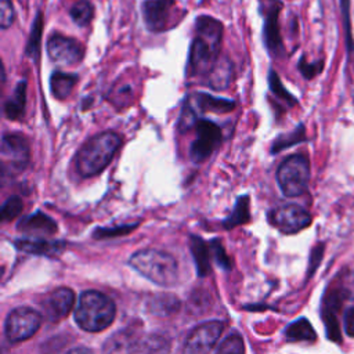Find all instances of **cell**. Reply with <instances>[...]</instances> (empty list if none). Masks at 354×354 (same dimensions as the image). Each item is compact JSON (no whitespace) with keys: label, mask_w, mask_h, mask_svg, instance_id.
Instances as JSON below:
<instances>
[{"label":"cell","mask_w":354,"mask_h":354,"mask_svg":"<svg viewBox=\"0 0 354 354\" xmlns=\"http://www.w3.org/2000/svg\"><path fill=\"white\" fill-rule=\"evenodd\" d=\"M194 101L196 106L202 112H216V113H224L231 112L235 108V102L225 98H217L207 93H196L194 95Z\"/></svg>","instance_id":"cell-22"},{"label":"cell","mask_w":354,"mask_h":354,"mask_svg":"<svg viewBox=\"0 0 354 354\" xmlns=\"http://www.w3.org/2000/svg\"><path fill=\"white\" fill-rule=\"evenodd\" d=\"M79 76L76 73H66L62 71H54L50 76V88L51 94L57 100H65L71 95L75 84L77 83Z\"/></svg>","instance_id":"cell-20"},{"label":"cell","mask_w":354,"mask_h":354,"mask_svg":"<svg viewBox=\"0 0 354 354\" xmlns=\"http://www.w3.org/2000/svg\"><path fill=\"white\" fill-rule=\"evenodd\" d=\"M350 0H340V8L343 14V22H344V29L347 32V40H348V47L350 50L353 48L351 46V33H350Z\"/></svg>","instance_id":"cell-38"},{"label":"cell","mask_w":354,"mask_h":354,"mask_svg":"<svg viewBox=\"0 0 354 354\" xmlns=\"http://www.w3.org/2000/svg\"><path fill=\"white\" fill-rule=\"evenodd\" d=\"M73 304H75L73 290L64 286L50 292L41 303L46 318L53 322L65 318L71 313Z\"/></svg>","instance_id":"cell-15"},{"label":"cell","mask_w":354,"mask_h":354,"mask_svg":"<svg viewBox=\"0 0 354 354\" xmlns=\"http://www.w3.org/2000/svg\"><path fill=\"white\" fill-rule=\"evenodd\" d=\"M245 346L243 340L238 333H232L227 336L221 344L217 347V353H243Z\"/></svg>","instance_id":"cell-34"},{"label":"cell","mask_w":354,"mask_h":354,"mask_svg":"<svg viewBox=\"0 0 354 354\" xmlns=\"http://www.w3.org/2000/svg\"><path fill=\"white\" fill-rule=\"evenodd\" d=\"M68 14L75 25L86 28L91 24L95 14V7L90 0H76L68 10Z\"/></svg>","instance_id":"cell-26"},{"label":"cell","mask_w":354,"mask_h":354,"mask_svg":"<svg viewBox=\"0 0 354 354\" xmlns=\"http://www.w3.org/2000/svg\"><path fill=\"white\" fill-rule=\"evenodd\" d=\"M15 8L12 0H0V28L8 29L15 22Z\"/></svg>","instance_id":"cell-33"},{"label":"cell","mask_w":354,"mask_h":354,"mask_svg":"<svg viewBox=\"0 0 354 354\" xmlns=\"http://www.w3.org/2000/svg\"><path fill=\"white\" fill-rule=\"evenodd\" d=\"M306 140V134H304V126L300 124L297 126L293 131L288 133V134H281L272 144V148H271V152L275 153V152H279L285 148H289L297 142H301Z\"/></svg>","instance_id":"cell-29"},{"label":"cell","mask_w":354,"mask_h":354,"mask_svg":"<svg viewBox=\"0 0 354 354\" xmlns=\"http://www.w3.org/2000/svg\"><path fill=\"white\" fill-rule=\"evenodd\" d=\"M210 252L213 254V259L216 260L217 266L223 270H231V260L225 253V249L223 246V242L220 239L210 241Z\"/></svg>","instance_id":"cell-32"},{"label":"cell","mask_w":354,"mask_h":354,"mask_svg":"<svg viewBox=\"0 0 354 354\" xmlns=\"http://www.w3.org/2000/svg\"><path fill=\"white\" fill-rule=\"evenodd\" d=\"M26 79H22L17 83L14 93L8 98V101L4 105V113L11 120H18L25 113L26 106Z\"/></svg>","instance_id":"cell-19"},{"label":"cell","mask_w":354,"mask_h":354,"mask_svg":"<svg viewBox=\"0 0 354 354\" xmlns=\"http://www.w3.org/2000/svg\"><path fill=\"white\" fill-rule=\"evenodd\" d=\"M22 209H24L22 199L17 195L10 196L1 207V221L7 223V221L14 220L22 212Z\"/></svg>","instance_id":"cell-31"},{"label":"cell","mask_w":354,"mask_h":354,"mask_svg":"<svg viewBox=\"0 0 354 354\" xmlns=\"http://www.w3.org/2000/svg\"><path fill=\"white\" fill-rule=\"evenodd\" d=\"M268 84H270V90L272 91V94L279 100V101H283L286 102L288 105H295L296 104V98L283 87L278 73L271 69L270 73H268Z\"/></svg>","instance_id":"cell-30"},{"label":"cell","mask_w":354,"mask_h":354,"mask_svg":"<svg viewBox=\"0 0 354 354\" xmlns=\"http://www.w3.org/2000/svg\"><path fill=\"white\" fill-rule=\"evenodd\" d=\"M48 58L61 65H76L84 58V46L75 37L54 32L46 43Z\"/></svg>","instance_id":"cell-11"},{"label":"cell","mask_w":354,"mask_h":354,"mask_svg":"<svg viewBox=\"0 0 354 354\" xmlns=\"http://www.w3.org/2000/svg\"><path fill=\"white\" fill-rule=\"evenodd\" d=\"M223 329L224 324L217 319L196 326L187 337L183 350L185 353H209L221 336Z\"/></svg>","instance_id":"cell-14"},{"label":"cell","mask_w":354,"mask_h":354,"mask_svg":"<svg viewBox=\"0 0 354 354\" xmlns=\"http://www.w3.org/2000/svg\"><path fill=\"white\" fill-rule=\"evenodd\" d=\"M14 246L25 253L29 254H36V256H50V254H57L58 252H61L64 249V242H53V241H46V239H39V238H33V239H28V238H22V239H15L14 241Z\"/></svg>","instance_id":"cell-17"},{"label":"cell","mask_w":354,"mask_h":354,"mask_svg":"<svg viewBox=\"0 0 354 354\" xmlns=\"http://www.w3.org/2000/svg\"><path fill=\"white\" fill-rule=\"evenodd\" d=\"M194 129L196 137L189 147V158L194 163H202L220 147L223 140L221 127L209 119H198Z\"/></svg>","instance_id":"cell-8"},{"label":"cell","mask_w":354,"mask_h":354,"mask_svg":"<svg viewBox=\"0 0 354 354\" xmlns=\"http://www.w3.org/2000/svg\"><path fill=\"white\" fill-rule=\"evenodd\" d=\"M285 337L288 342H314L317 335L307 318H299L288 325L285 329Z\"/></svg>","instance_id":"cell-24"},{"label":"cell","mask_w":354,"mask_h":354,"mask_svg":"<svg viewBox=\"0 0 354 354\" xmlns=\"http://www.w3.org/2000/svg\"><path fill=\"white\" fill-rule=\"evenodd\" d=\"M116 307L111 297L98 290H86L80 295L75 321L80 329L87 332H101L115 319Z\"/></svg>","instance_id":"cell-3"},{"label":"cell","mask_w":354,"mask_h":354,"mask_svg":"<svg viewBox=\"0 0 354 354\" xmlns=\"http://www.w3.org/2000/svg\"><path fill=\"white\" fill-rule=\"evenodd\" d=\"M41 325V315L29 307L12 310L4 322V333L8 342L18 343L32 337Z\"/></svg>","instance_id":"cell-9"},{"label":"cell","mask_w":354,"mask_h":354,"mask_svg":"<svg viewBox=\"0 0 354 354\" xmlns=\"http://www.w3.org/2000/svg\"><path fill=\"white\" fill-rule=\"evenodd\" d=\"M130 266L151 282L160 286H171L178 279V266L176 259L159 249H142L136 252Z\"/></svg>","instance_id":"cell-4"},{"label":"cell","mask_w":354,"mask_h":354,"mask_svg":"<svg viewBox=\"0 0 354 354\" xmlns=\"http://www.w3.org/2000/svg\"><path fill=\"white\" fill-rule=\"evenodd\" d=\"M188 53L189 75H207L220 58L224 25L212 15H198Z\"/></svg>","instance_id":"cell-1"},{"label":"cell","mask_w":354,"mask_h":354,"mask_svg":"<svg viewBox=\"0 0 354 354\" xmlns=\"http://www.w3.org/2000/svg\"><path fill=\"white\" fill-rule=\"evenodd\" d=\"M43 26H44V15H43V11L39 8L36 11L35 18H33L30 33H29L28 43H26V47H25V55L32 58L33 61H37V58L40 55Z\"/></svg>","instance_id":"cell-21"},{"label":"cell","mask_w":354,"mask_h":354,"mask_svg":"<svg viewBox=\"0 0 354 354\" xmlns=\"http://www.w3.org/2000/svg\"><path fill=\"white\" fill-rule=\"evenodd\" d=\"M189 250L192 253L195 266H196V272L199 277H206L210 271V246L196 235L189 236Z\"/></svg>","instance_id":"cell-18"},{"label":"cell","mask_w":354,"mask_h":354,"mask_svg":"<svg viewBox=\"0 0 354 354\" xmlns=\"http://www.w3.org/2000/svg\"><path fill=\"white\" fill-rule=\"evenodd\" d=\"M134 344H138V339L134 330H119L109 337L104 346V351H134Z\"/></svg>","instance_id":"cell-25"},{"label":"cell","mask_w":354,"mask_h":354,"mask_svg":"<svg viewBox=\"0 0 354 354\" xmlns=\"http://www.w3.org/2000/svg\"><path fill=\"white\" fill-rule=\"evenodd\" d=\"M270 221L283 234H296L311 224V216L304 207L296 203H286L270 213Z\"/></svg>","instance_id":"cell-13"},{"label":"cell","mask_w":354,"mask_h":354,"mask_svg":"<svg viewBox=\"0 0 354 354\" xmlns=\"http://www.w3.org/2000/svg\"><path fill=\"white\" fill-rule=\"evenodd\" d=\"M322 252H324V245H317L310 256V267H308V277L313 274V271L318 267L319 260L322 259Z\"/></svg>","instance_id":"cell-39"},{"label":"cell","mask_w":354,"mask_h":354,"mask_svg":"<svg viewBox=\"0 0 354 354\" xmlns=\"http://www.w3.org/2000/svg\"><path fill=\"white\" fill-rule=\"evenodd\" d=\"M137 227V224H123L119 225L116 228L109 227V228H97L94 231V238L97 239H102V238H113V236H119V235H126L129 232H131L134 228Z\"/></svg>","instance_id":"cell-35"},{"label":"cell","mask_w":354,"mask_h":354,"mask_svg":"<svg viewBox=\"0 0 354 354\" xmlns=\"http://www.w3.org/2000/svg\"><path fill=\"white\" fill-rule=\"evenodd\" d=\"M209 75V84L216 90H224L232 77V64L228 58H218Z\"/></svg>","instance_id":"cell-23"},{"label":"cell","mask_w":354,"mask_h":354,"mask_svg":"<svg viewBox=\"0 0 354 354\" xmlns=\"http://www.w3.org/2000/svg\"><path fill=\"white\" fill-rule=\"evenodd\" d=\"M277 181L282 194L288 198L304 194L310 181L308 159L300 153L286 158L278 167Z\"/></svg>","instance_id":"cell-5"},{"label":"cell","mask_w":354,"mask_h":354,"mask_svg":"<svg viewBox=\"0 0 354 354\" xmlns=\"http://www.w3.org/2000/svg\"><path fill=\"white\" fill-rule=\"evenodd\" d=\"M177 0H142L141 14L145 28L152 33H160L176 25Z\"/></svg>","instance_id":"cell-10"},{"label":"cell","mask_w":354,"mask_h":354,"mask_svg":"<svg viewBox=\"0 0 354 354\" xmlns=\"http://www.w3.org/2000/svg\"><path fill=\"white\" fill-rule=\"evenodd\" d=\"M344 332L350 337H354V306L344 313Z\"/></svg>","instance_id":"cell-40"},{"label":"cell","mask_w":354,"mask_h":354,"mask_svg":"<svg viewBox=\"0 0 354 354\" xmlns=\"http://www.w3.org/2000/svg\"><path fill=\"white\" fill-rule=\"evenodd\" d=\"M17 230L21 232H25V234L35 232V234L51 235L58 231V225L51 217H48L43 212H36L33 214L22 217L17 224Z\"/></svg>","instance_id":"cell-16"},{"label":"cell","mask_w":354,"mask_h":354,"mask_svg":"<svg viewBox=\"0 0 354 354\" xmlns=\"http://www.w3.org/2000/svg\"><path fill=\"white\" fill-rule=\"evenodd\" d=\"M3 177L22 171L29 162V142L19 133H6L1 138Z\"/></svg>","instance_id":"cell-7"},{"label":"cell","mask_w":354,"mask_h":354,"mask_svg":"<svg viewBox=\"0 0 354 354\" xmlns=\"http://www.w3.org/2000/svg\"><path fill=\"white\" fill-rule=\"evenodd\" d=\"M281 0H259V12L263 15V41L268 54L274 58L285 55V46L279 28Z\"/></svg>","instance_id":"cell-6"},{"label":"cell","mask_w":354,"mask_h":354,"mask_svg":"<svg viewBox=\"0 0 354 354\" xmlns=\"http://www.w3.org/2000/svg\"><path fill=\"white\" fill-rule=\"evenodd\" d=\"M250 220V212H249V196L248 195H242L238 198L234 210L231 212V214L223 220V225L230 230L234 228L236 225L245 224Z\"/></svg>","instance_id":"cell-28"},{"label":"cell","mask_w":354,"mask_h":354,"mask_svg":"<svg viewBox=\"0 0 354 354\" xmlns=\"http://www.w3.org/2000/svg\"><path fill=\"white\" fill-rule=\"evenodd\" d=\"M180 307V301L173 295H156L148 301V311L155 315H170L174 311H177Z\"/></svg>","instance_id":"cell-27"},{"label":"cell","mask_w":354,"mask_h":354,"mask_svg":"<svg viewBox=\"0 0 354 354\" xmlns=\"http://www.w3.org/2000/svg\"><path fill=\"white\" fill-rule=\"evenodd\" d=\"M120 147V137L104 131L90 137L76 153V170L82 177H94L104 171Z\"/></svg>","instance_id":"cell-2"},{"label":"cell","mask_w":354,"mask_h":354,"mask_svg":"<svg viewBox=\"0 0 354 354\" xmlns=\"http://www.w3.org/2000/svg\"><path fill=\"white\" fill-rule=\"evenodd\" d=\"M140 346L136 348V351H165L169 350L166 340L159 336H152L147 339L142 343H138Z\"/></svg>","instance_id":"cell-37"},{"label":"cell","mask_w":354,"mask_h":354,"mask_svg":"<svg viewBox=\"0 0 354 354\" xmlns=\"http://www.w3.org/2000/svg\"><path fill=\"white\" fill-rule=\"evenodd\" d=\"M348 289L344 288L342 283L335 286H329L322 297L321 304V317L324 319V325L328 333V337L333 342H342L340 329H339V313L342 308L343 301L348 296Z\"/></svg>","instance_id":"cell-12"},{"label":"cell","mask_w":354,"mask_h":354,"mask_svg":"<svg viewBox=\"0 0 354 354\" xmlns=\"http://www.w3.org/2000/svg\"><path fill=\"white\" fill-rule=\"evenodd\" d=\"M299 71L300 73L306 77V79H311L315 75H318L322 68H324V62L322 61H315V62H308L306 59V57H301L299 61Z\"/></svg>","instance_id":"cell-36"}]
</instances>
